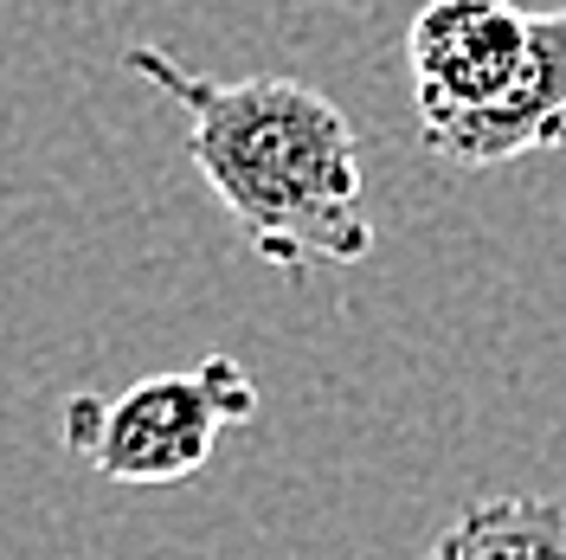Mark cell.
Returning <instances> with one entry per match:
<instances>
[{"mask_svg": "<svg viewBox=\"0 0 566 560\" xmlns=\"http://www.w3.org/2000/svg\"><path fill=\"white\" fill-rule=\"evenodd\" d=\"M431 560H566V502L490 496L431 541Z\"/></svg>", "mask_w": 566, "mask_h": 560, "instance_id": "cell-4", "label": "cell"}, {"mask_svg": "<svg viewBox=\"0 0 566 560\" xmlns=\"http://www.w3.org/2000/svg\"><path fill=\"white\" fill-rule=\"evenodd\" d=\"M258 419V386L232 354H207L200 367L180 374H148L123 386L116 400L104 393H71L59 438L77 464H91L109 484H187L207 470L212 445L226 425Z\"/></svg>", "mask_w": 566, "mask_h": 560, "instance_id": "cell-2", "label": "cell"}, {"mask_svg": "<svg viewBox=\"0 0 566 560\" xmlns=\"http://www.w3.org/2000/svg\"><path fill=\"white\" fill-rule=\"evenodd\" d=\"M123 65L180 104L193 168L264 265L303 278L374 251L360 136L335 97L296 77H200L161 45H129Z\"/></svg>", "mask_w": 566, "mask_h": 560, "instance_id": "cell-1", "label": "cell"}, {"mask_svg": "<svg viewBox=\"0 0 566 560\" xmlns=\"http://www.w3.org/2000/svg\"><path fill=\"white\" fill-rule=\"evenodd\" d=\"M566 142V0L547 13H528V45L515 84L495 97L483 116L458 123L451 136L424 142L438 162L451 168H495L534 148H560Z\"/></svg>", "mask_w": 566, "mask_h": 560, "instance_id": "cell-3", "label": "cell"}]
</instances>
